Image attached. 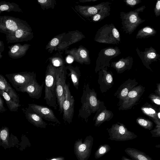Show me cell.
<instances>
[{
    "label": "cell",
    "mask_w": 160,
    "mask_h": 160,
    "mask_svg": "<svg viewBox=\"0 0 160 160\" xmlns=\"http://www.w3.org/2000/svg\"><path fill=\"white\" fill-rule=\"evenodd\" d=\"M82 105L79 110L78 117L87 122L88 117L98 109L99 102L93 89H90L88 83H85L81 98Z\"/></svg>",
    "instance_id": "cell-1"
},
{
    "label": "cell",
    "mask_w": 160,
    "mask_h": 160,
    "mask_svg": "<svg viewBox=\"0 0 160 160\" xmlns=\"http://www.w3.org/2000/svg\"><path fill=\"white\" fill-rule=\"evenodd\" d=\"M145 8L144 5L128 12H120L122 28L125 33L131 34L139 25L145 21V20L141 19L139 14L142 12Z\"/></svg>",
    "instance_id": "cell-2"
},
{
    "label": "cell",
    "mask_w": 160,
    "mask_h": 160,
    "mask_svg": "<svg viewBox=\"0 0 160 160\" xmlns=\"http://www.w3.org/2000/svg\"><path fill=\"white\" fill-rule=\"evenodd\" d=\"M56 69L49 67L46 72L45 79V97L46 104L55 109L58 105L56 93Z\"/></svg>",
    "instance_id": "cell-3"
},
{
    "label": "cell",
    "mask_w": 160,
    "mask_h": 160,
    "mask_svg": "<svg viewBox=\"0 0 160 160\" xmlns=\"http://www.w3.org/2000/svg\"><path fill=\"white\" fill-rule=\"evenodd\" d=\"M95 40L103 43L117 44L120 42L121 38L118 30L111 23L104 25L98 29Z\"/></svg>",
    "instance_id": "cell-4"
},
{
    "label": "cell",
    "mask_w": 160,
    "mask_h": 160,
    "mask_svg": "<svg viewBox=\"0 0 160 160\" xmlns=\"http://www.w3.org/2000/svg\"><path fill=\"white\" fill-rule=\"evenodd\" d=\"M5 76L13 87L18 92L36 78L33 72H23L7 74Z\"/></svg>",
    "instance_id": "cell-5"
},
{
    "label": "cell",
    "mask_w": 160,
    "mask_h": 160,
    "mask_svg": "<svg viewBox=\"0 0 160 160\" xmlns=\"http://www.w3.org/2000/svg\"><path fill=\"white\" fill-rule=\"evenodd\" d=\"M109 137L108 139L112 141H124L133 139L138 136L128 130L125 126L121 123L112 125L108 129Z\"/></svg>",
    "instance_id": "cell-6"
},
{
    "label": "cell",
    "mask_w": 160,
    "mask_h": 160,
    "mask_svg": "<svg viewBox=\"0 0 160 160\" xmlns=\"http://www.w3.org/2000/svg\"><path fill=\"white\" fill-rule=\"evenodd\" d=\"M121 53L120 49L116 46L108 47L101 49L97 61L96 72L103 68L109 67L111 60Z\"/></svg>",
    "instance_id": "cell-7"
},
{
    "label": "cell",
    "mask_w": 160,
    "mask_h": 160,
    "mask_svg": "<svg viewBox=\"0 0 160 160\" xmlns=\"http://www.w3.org/2000/svg\"><path fill=\"white\" fill-rule=\"evenodd\" d=\"M66 75L67 72L63 68L56 69V93L60 114L63 112L62 106L65 98L64 85L67 78Z\"/></svg>",
    "instance_id": "cell-8"
},
{
    "label": "cell",
    "mask_w": 160,
    "mask_h": 160,
    "mask_svg": "<svg viewBox=\"0 0 160 160\" xmlns=\"http://www.w3.org/2000/svg\"><path fill=\"white\" fill-rule=\"evenodd\" d=\"M69 84L65 83L64 92L65 98L63 103L62 119L64 122L70 124L72 122L74 112L75 100L69 89Z\"/></svg>",
    "instance_id": "cell-9"
},
{
    "label": "cell",
    "mask_w": 160,
    "mask_h": 160,
    "mask_svg": "<svg viewBox=\"0 0 160 160\" xmlns=\"http://www.w3.org/2000/svg\"><path fill=\"white\" fill-rule=\"evenodd\" d=\"M23 21L18 18L0 16V32L6 34L18 29H25Z\"/></svg>",
    "instance_id": "cell-10"
},
{
    "label": "cell",
    "mask_w": 160,
    "mask_h": 160,
    "mask_svg": "<svg viewBox=\"0 0 160 160\" xmlns=\"http://www.w3.org/2000/svg\"><path fill=\"white\" fill-rule=\"evenodd\" d=\"M136 50L143 65L148 69H151L149 65L152 62L160 60V55L152 47L145 48L144 51H140L137 47Z\"/></svg>",
    "instance_id": "cell-11"
},
{
    "label": "cell",
    "mask_w": 160,
    "mask_h": 160,
    "mask_svg": "<svg viewBox=\"0 0 160 160\" xmlns=\"http://www.w3.org/2000/svg\"><path fill=\"white\" fill-rule=\"evenodd\" d=\"M93 142V138L88 136L83 143L78 141L75 144L77 155L81 160H87L89 157Z\"/></svg>",
    "instance_id": "cell-12"
},
{
    "label": "cell",
    "mask_w": 160,
    "mask_h": 160,
    "mask_svg": "<svg viewBox=\"0 0 160 160\" xmlns=\"http://www.w3.org/2000/svg\"><path fill=\"white\" fill-rule=\"evenodd\" d=\"M28 108L39 115L45 120L60 124L52 109L48 107L35 104H28Z\"/></svg>",
    "instance_id": "cell-13"
},
{
    "label": "cell",
    "mask_w": 160,
    "mask_h": 160,
    "mask_svg": "<svg viewBox=\"0 0 160 160\" xmlns=\"http://www.w3.org/2000/svg\"><path fill=\"white\" fill-rule=\"evenodd\" d=\"M43 86V82L40 85L37 82L36 78L22 89L20 92H26L30 97L38 99L41 97Z\"/></svg>",
    "instance_id": "cell-14"
},
{
    "label": "cell",
    "mask_w": 160,
    "mask_h": 160,
    "mask_svg": "<svg viewBox=\"0 0 160 160\" xmlns=\"http://www.w3.org/2000/svg\"><path fill=\"white\" fill-rule=\"evenodd\" d=\"M133 61V58L131 56L122 58L118 61L112 62L111 67L114 68L118 73H121L130 69L132 66Z\"/></svg>",
    "instance_id": "cell-15"
},
{
    "label": "cell",
    "mask_w": 160,
    "mask_h": 160,
    "mask_svg": "<svg viewBox=\"0 0 160 160\" xmlns=\"http://www.w3.org/2000/svg\"><path fill=\"white\" fill-rule=\"evenodd\" d=\"M25 113L28 121L37 127L45 128L48 125L39 115L29 108H26Z\"/></svg>",
    "instance_id": "cell-16"
},
{
    "label": "cell",
    "mask_w": 160,
    "mask_h": 160,
    "mask_svg": "<svg viewBox=\"0 0 160 160\" xmlns=\"http://www.w3.org/2000/svg\"><path fill=\"white\" fill-rule=\"evenodd\" d=\"M0 89L7 93L15 102L19 103V97L4 77L0 74Z\"/></svg>",
    "instance_id": "cell-17"
},
{
    "label": "cell",
    "mask_w": 160,
    "mask_h": 160,
    "mask_svg": "<svg viewBox=\"0 0 160 160\" xmlns=\"http://www.w3.org/2000/svg\"><path fill=\"white\" fill-rule=\"evenodd\" d=\"M27 32L25 29H20L6 34V37L7 43L19 42L25 40Z\"/></svg>",
    "instance_id": "cell-18"
},
{
    "label": "cell",
    "mask_w": 160,
    "mask_h": 160,
    "mask_svg": "<svg viewBox=\"0 0 160 160\" xmlns=\"http://www.w3.org/2000/svg\"><path fill=\"white\" fill-rule=\"evenodd\" d=\"M124 151L133 160H153L144 152L135 148H127Z\"/></svg>",
    "instance_id": "cell-19"
},
{
    "label": "cell",
    "mask_w": 160,
    "mask_h": 160,
    "mask_svg": "<svg viewBox=\"0 0 160 160\" xmlns=\"http://www.w3.org/2000/svg\"><path fill=\"white\" fill-rule=\"evenodd\" d=\"M25 45H22L20 44L17 43L9 47V50L8 54L9 57L14 59L21 58L25 54L26 50Z\"/></svg>",
    "instance_id": "cell-20"
},
{
    "label": "cell",
    "mask_w": 160,
    "mask_h": 160,
    "mask_svg": "<svg viewBox=\"0 0 160 160\" xmlns=\"http://www.w3.org/2000/svg\"><path fill=\"white\" fill-rule=\"evenodd\" d=\"M111 3L107 2L104 5L99 11L93 17V20L95 22L100 21L103 20L110 15Z\"/></svg>",
    "instance_id": "cell-21"
},
{
    "label": "cell",
    "mask_w": 160,
    "mask_h": 160,
    "mask_svg": "<svg viewBox=\"0 0 160 160\" xmlns=\"http://www.w3.org/2000/svg\"><path fill=\"white\" fill-rule=\"evenodd\" d=\"M0 95L5 100L7 106L11 112H17L21 105L14 101L6 92L0 89Z\"/></svg>",
    "instance_id": "cell-22"
},
{
    "label": "cell",
    "mask_w": 160,
    "mask_h": 160,
    "mask_svg": "<svg viewBox=\"0 0 160 160\" xmlns=\"http://www.w3.org/2000/svg\"><path fill=\"white\" fill-rule=\"evenodd\" d=\"M157 33L156 30L150 26H147L140 29L138 32L136 36V39L146 38L155 36Z\"/></svg>",
    "instance_id": "cell-23"
},
{
    "label": "cell",
    "mask_w": 160,
    "mask_h": 160,
    "mask_svg": "<svg viewBox=\"0 0 160 160\" xmlns=\"http://www.w3.org/2000/svg\"><path fill=\"white\" fill-rule=\"evenodd\" d=\"M9 132L8 128L2 127L0 128V146L4 147H8L9 145Z\"/></svg>",
    "instance_id": "cell-24"
},
{
    "label": "cell",
    "mask_w": 160,
    "mask_h": 160,
    "mask_svg": "<svg viewBox=\"0 0 160 160\" xmlns=\"http://www.w3.org/2000/svg\"><path fill=\"white\" fill-rule=\"evenodd\" d=\"M11 11L20 12L21 9L15 3L5 2H0V14L3 11L9 12Z\"/></svg>",
    "instance_id": "cell-25"
},
{
    "label": "cell",
    "mask_w": 160,
    "mask_h": 160,
    "mask_svg": "<svg viewBox=\"0 0 160 160\" xmlns=\"http://www.w3.org/2000/svg\"><path fill=\"white\" fill-rule=\"evenodd\" d=\"M69 74L74 86L78 89L79 86V80L81 74L78 70L70 68Z\"/></svg>",
    "instance_id": "cell-26"
},
{
    "label": "cell",
    "mask_w": 160,
    "mask_h": 160,
    "mask_svg": "<svg viewBox=\"0 0 160 160\" xmlns=\"http://www.w3.org/2000/svg\"><path fill=\"white\" fill-rule=\"evenodd\" d=\"M111 149V148L108 144H105L101 145L95 152V158L98 159L101 158L108 152Z\"/></svg>",
    "instance_id": "cell-27"
},
{
    "label": "cell",
    "mask_w": 160,
    "mask_h": 160,
    "mask_svg": "<svg viewBox=\"0 0 160 160\" xmlns=\"http://www.w3.org/2000/svg\"><path fill=\"white\" fill-rule=\"evenodd\" d=\"M131 84H130L128 88L126 87L127 83L126 82L122 84V87L121 86L120 88V89H119V91H118L119 92L118 94V97L121 99L125 98L127 96L129 91L131 90L130 89L132 88L133 87L132 84V85H131Z\"/></svg>",
    "instance_id": "cell-28"
},
{
    "label": "cell",
    "mask_w": 160,
    "mask_h": 160,
    "mask_svg": "<svg viewBox=\"0 0 160 160\" xmlns=\"http://www.w3.org/2000/svg\"><path fill=\"white\" fill-rule=\"evenodd\" d=\"M108 111H105L101 112L97 117L95 125L98 126L108 119Z\"/></svg>",
    "instance_id": "cell-29"
},
{
    "label": "cell",
    "mask_w": 160,
    "mask_h": 160,
    "mask_svg": "<svg viewBox=\"0 0 160 160\" xmlns=\"http://www.w3.org/2000/svg\"><path fill=\"white\" fill-rule=\"evenodd\" d=\"M137 122L140 126L145 129L151 130L153 127V123L152 122L143 119H139Z\"/></svg>",
    "instance_id": "cell-30"
},
{
    "label": "cell",
    "mask_w": 160,
    "mask_h": 160,
    "mask_svg": "<svg viewBox=\"0 0 160 160\" xmlns=\"http://www.w3.org/2000/svg\"><path fill=\"white\" fill-rule=\"evenodd\" d=\"M138 94V93L137 89H134L128 92L127 95L128 96L126 98L124 99L125 100L124 101H125V102L130 101H132L133 100H135L136 98H137Z\"/></svg>",
    "instance_id": "cell-31"
},
{
    "label": "cell",
    "mask_w": 160,
    "mask_h": 160,
    "mask_svg": "<svg viewBox=\"0 0 160 160\" xmlns=\"http://www.w3.org/2000/svg\"><path fill=\"white\" fill-rule=\"evenodd\" d=\"M126 4L131 8H133L134 7L141 3L142 1L141 0H124Z\"/></svg>",
    "instance_id": "cell-32"
},
{
    "label": "cell",
    "mask_w": 160,
    "mask_h": 160,
    "mask_svg": "<svg viewBox=\"0 0 160 160\" xmlns=\"http://www.w3.org/2000/svg\"><path fill=\"white\" fill-rule=\"evenodd\" d=\"M154 13L156 17L160 15V0L157 1L155 6L154 9Z\"/></svg>",
    "instance_id": "cell-33"
},
{
    "label": "cell",
    "mask_w": 160,
    "mask_h": 160,
    "mask_svg": "<svg viewBox=\"0 0 160 160\" xmlns=\"http://www.w3.org/2000/svg\"><path fill=\"white\" fill-rule=\"evenodd\" d=\"M143 110L146 114L150 115L152 116L156 114L155 111L151 108H144Z\"/></svg>",
    "instance_id": "cell-34"
},
{
    "label": "cell",
    "mask_w": 160,
    "mask_h": 160,
    "mask_svg": "<svg viewBox=\"0 0 160 160\" xmlns=\"http://www.w3.org/2000/svg\"><path fill=\"white\" fill-rule=\"evenodd\" d=\"M7 109L4 106V102L3 99L0 96V112H3L6 111Z\"/></svg>",
    "instance_id": "cell-35"
},
{
    "label": "cell",
    "mask_w": 160,
    "mask_h": 160,
    "mask_svg": "<svg viewBox=\"0 0 160 160\" xmlns=\"http://www.w3.org/2000/svg\"><path fill=\"white\" fill-rule=\"evenodd\" d=\"M59 42L58 39L56 38H53L51 42V45L52 46H55L57 45Z\"/></svg>",
    "instance_id": "cell-36"
},
{
    "label": "cell",
    "mask_w": 160,
    "mask_h": 160,
    "mask_svg": "<svg viewBox=\"0 0 160 160\" xmlns=\"http://www.w3.org/2000/svg\"><path fill=\"white\" fill-rule=\"evenodd\" d=\"M80 54L82 58H86L87 56V53L86 50L82 49L80 52Z\"/></svg>",
    "instance_id": "cell-37"
},
{
    "label": "cell",
    "mask_w": 160,
    "mask_h": 160,
    "mask_svg": "<svg viewBox=\"0 0 160 160\" xmlns=\"http://www.w3.org/2000/svg\"><path fill=\"white\" fill-rule=\"evenodd\" d=\"M66 61L68 63H70L73 62V60L72 57L70 56H68L67 58Z\"/></svg>",
    "instance_id": "cell-38"
},
{
    "label": "cell",
    "mask_w": 160,
    "mask_h": 160,
    "mask_svg": "<svg viewBox=\"0 0 160 160\" xmlns=\"http://www.w3.org/2000/svg\"><path fill=\"white\" fill-rule=\"evenodd\" d=\"M53 65L56 67H58L60 65V63L59 60H55L53 61Z\"/></svg>",
    "instance_id": "cell-39"
},
{
    "label": "cell",
    "mask_w": 160,
    "mask_h": 160,
    "mask_svg": "<svg viewBox=\"0 0 160 160\" xmlns=\"http://www.w3.org/2000/svg\"><path fill=\"white\" fill-rule=\"evenodd\" d=\"M4 50V46L3 42L0 41V52H1Z\"/></svg>",
    "instance_id": "cell-40"
},
{
    "label": "cell",
    "mask_w": 160,
    "mask_h": 160,
    "mask_svg": "<svg viewBox=\"0 0 160 160\" xmlns=\"http://www.w3.org/2000/svg\"><path fill=\"white\" fill-rule=\"evenodd\" d=\"M153 101L156 104H158V105H160V99L158 98H155L153 100Z\"/></svg>",
    "instance_id": "cell-41"
},
{
    "label": "cell",
    "mask_w": 160,
    "mask_h": 160,
    "mask_svg": "<svg viewBox=\"0 0 160 160\" xmlns=\"http://www.w3.org/2000/svg\"><path fill=\"white\" fill-rule=\"evenodd\" d=\"M50 160H64V158L63 157H58L53 158Z\"/></svg>",
    "instance_id": "cell-42"
},
{
    "label": "cell",
    "mask_w": 160,
    "mask_h": 160,
    "mask_svg": "<svg viewBox=\"0 0 160 160\" xmlns=\"http://www.w3.org/2000/svg\"><path fill=\"white\" fill-rule=\"evenodd\" d=\"M121 160H131L125 157V156H122L121 158Z\"/></svg>",
    "instance_id": "cell-43"
},
{
    "label": "cell",
    "mask_w": 160,
    "mask_h": 160,
    "mask_svg": "<svg viewBox=\"0 0 160 160\" xmlns=\"http://www.w3.org/2000/svg\"><path fill=\"white\" fill-rule=\"evenodd\" d=\"M38 1L41 3H43L47 1V0H38Z\"/></svg>",
    "instance_id": "cell-44"
},
{
    "label": "cell",
    "mask_w": 160,
    "mask_h": 160,
    "mask_svg": "<svg viewBox=\"0 0 160 160\" xmlns=\"http://www.w3.org/2000/svg\"><path fill=\"white\" fill-rule=\"evenodd\" d=\"M160 113L159 112L158 114V118L159 119H160Z\"/></svg>",
    "instance_id": "cell-45"
},
{
    "label": "cell",
    "mask_w": 160,
    "mask_h": 160,
    "mask_svg": "<svg viewBox=\"0 0 160 160\" xmlns=\"http://www.w3.org/2000/svg\"><path fill=\"white\" fill-rule=\"evenodd\" d=\"M2 57V56L1 55V52H0V58H1Z\"/></svg>",
    "instance_id": "cell-46"
}]
</instances>
